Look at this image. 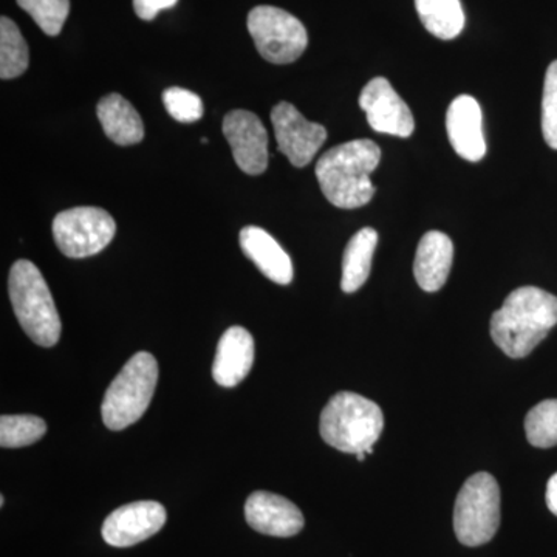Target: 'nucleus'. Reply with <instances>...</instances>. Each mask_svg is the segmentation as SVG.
Listing matches in <instances>:
<instances>
[{
	"mask_svg": "<svg viewBox=\"0 0 557 557\" xmlns=\"http://www.w3.org/2000/svg\"><path fill=\"white\" fill-rule=\"evenodd\" d=\"M557 325V298L537 287L515 289L491 318L490 332L509 358H525Z\"/></svg>",
	"mask_w": 557,
	"mask_h": 557,
	"instance_id": "obj_1",
	"label": "nucleus"
},
{
	"mask_svg": "<svg viewBox=\"0 0 557 557\" xmlns=\"http://www.w3.org/2000/svg\"><path fill=\"white\" fill-rule=\"evenodd\" d=\"M381 149L372 139H354L327 150L317 163L322 194L333 207H366L375 196L370 175L379 168Z\"/></svg>",
	"mask_w": 557,
	"mask_h": 557,
	"instance_id": "obj_2",
	"label": "nucleus"
},
{
	"mask_svg": "<svg viewBox=\"0 0 557 557\" xmlns=\"http://www.w3.org/2000/svg\"><path fill=\"white\" fill-rule=\"evenodd\" d=\"M383 428L380 406L354 392H339L330 399L319 423L322 440L346 454H373Z\"/></svg>",
	"mask_w": 557,
	"mask_h": 557,
	"instance_id": "obj_3",
	"label": "nucleus"
},
{
	"mask_svg": "<svg viewBox=\"0 0 557 557\" xmlns=\"http://www.w3.org/2000/svg\"><path fill=\"white\" fill-rule=\"evenodd\" d=\"M11 306L28 338L40 347L57 346L61 338V318L49 285L30 260H17L9 277Z\"/></svg>",
	"mask_w": 557,
	"mask_h": 557,
	"instance_id": "obj_4",
	"label": "nucleus"
},
{
	"mask_svg": "<svg viewBox=\"0 0 557 557\" xmlns=\"http://www.w3.org/2000/svg\"><path fill=\"white\" fill-rule=\"evenodd\" d=\"M159 381V364L148 351H138L121 369L102 401V421L110 431H123L145 416Z\"/></svg>",
	"mask_w": 557,
	"mask_h": 557,
	"instance_id": "obj_5",
	"label": "nucleus"
},
{
	"mask_svg": "<svg viewBox=\"0 0 557 557\" xmlns=\"http://www.w3.org/2000/svg\"><path fill=\"white\" fill-rule=\"evenodd\" d=\"M500 527V487L487 472L469 478L454 507V531L460 544L480 547L496 536Z\"/></svg>",
	"mask_w": 557,
	"mask_h": 557,
	"instance_id": "obj_6",
	"label": "nucleus"
},
{
	"mask_svg": "<svg viewBox=\"0 0 557 557\" xmlns=\"http://www.w3.org/2000/svg\"><path fill=\"white\" fill-rule=\"evenodd\" d=\"M248 32L260 57L271 64H292L309 46L302 22L276 7L260 5L249 11Z\"/></svg>",
	"mask_w": 557,
	"mask_h": 557,
	"instance_id": "obj_7",
	"label": "nucleus"
},
{
	"mask_svg": "<svg viewBox=\"0 0 557 557\" xmlns=\"http://www.w3.org/2000/svg\"><path fill=\"white\" fill-rule=\"evenodd\" d=\"M115 233V220L101 208L65 209L53 220L54 242L70 259L98 255L113 240Z\"/></svg>",
	"mask_w": 557,
	"mask_h": 557,
	"instance_id": "obj_8",
	"label": "nucleus"
},
{
	"mask_svg": "<svg viewBox=\"0 0 557 557\" xmlns=\"http://www.w3.org/2000/svg\"><path fill=\"white\" fill-rule=\"evenodd\" d=\"M271 123L278 150L296 168L310 164L327 139V129L324 126L304 119L299 110L287 101L274 106L271 110Z\"/></svg>",
	"mask_w": 557,
	"mask_h": 557,
	"instance_id": "obj_9",
	"label": "nucleus"
},
{
	"mask_svg": "<svg viewBox=\"0 0 557 557\" xmlns=\"http://www.w3.org/2000/svg\"><path fill=\"white\" fill-rule=\"evenodd\" d=\"M223 135L228 139L234 160L242 172L260 175L269 168V134L258 115L248 110H233L223 120Z\"/></svg>",
	"mask_w": 557,
	"mask_h": 557,
	"instance_id": "obj_10",
	"label": "nucleus"
},
{
	"mask_svg": "<svg viewBox=\"0 0 557 557\" xmlns=\"http://www.w3.org/2000/svg\"><path fill=\"white\" fill-rule=\"evenodd\" d=\"M359 108L364 110L370 127L380 134L408 138L416 129L409 106L386 78H373L366 84L359 95Z\"/></svg>",
	"mask_w": 557,
	"mask_h": 557,
	"instance_id": "obj_11",
	"label": "nucleus"
},
{
	"mask_svg": "<svg viewBox=\"0 0 557 557\" xmlns=\"http://www.w3.org/2000/svg\"><path fill=\"white\" fill-rule=\"evenodd\" d=\"M166 519V509L159 502H134L110 512L102 523V539L112 547H132L156 536Z\"/></svg>",
	"mask_w": 557,
	"mask_h": 557,
	"instance_id": "obj_12",
	"label": "nucleus"
},
{
	"mask_svg": "<svg viewBox=\"0 0 557 557\" xmlns=\"http://www.w3.org/2000/svg\"><path fill=\"white\" fill-rule=\"evenodd\" d=\"M245 519L258 533L273 537H292L306 525L302 512L288 498L258 491L245 504Z\"/></svg>",
	"mask_w": 557,
	"mask_h": 557,
	"instance_id": "obj_13",
	"label": "nucleus"
},
{
	"mask_svg": "<svg viewBox=\"0 0 557 557\" xmlns=\"http://www.w3.org/2000/svg\"><path fill=\"white\" fill-rule=\"evenodd\" d=\"M446 129L450 145L461 159L475 163L485 157L482 109L475 98L460 95L450 102L446 113Z\"/></svg>",
	"mask_w": 557,
	"mask_h": 557,
	"instance_id": "obj_14",
	"label": "nucleus"
},
{
	"mask_svg": "<svg viewBox=\"0 0 557 557\" xmlns=\"http://www.w3.org/2000/svg\"><path fill=\"white\" fill-rule=\"evenodd\" d=\"M255 339L247 329L234 325L223 333L212 364V379L222 387H236L255 364Z\"/></svg>",
	"mask_w": 557,
	"mask_h": 557,
	"instance_id": "obj_15",
	"label": "nucleus"
},
{
	"mask_svg": "<svg viewBox=\"0 0 557 557\" xmlns=\"http://www.w3.org/2000/svg\"><path fill=\"white\" fill-rule=\"evenodd\" d=\"M240 248L263 276L274 284H292L293 262L285 249L274 240L271 234L259 226H245L240 231Z\"/></svg>",
	"mask_w": 557,
	"mask_h": 557,
	"instance_id": "obj_16",
	"label": "nucleus"
},
{
	"mask_svg": "<svg viewBox=\"0 0 557 557\" xmlns=\"http://www.w3.org/2000/svg\"><path fill=\"white\" fill-rule=\"evenodd\" d=\"M454 262L453 240L440 231H429L417 248L413 274L417 284L428 293L445 287Z\"/></svg>",
	"mask_w": 557,
	"mask_h": 557,
	"instance_id": "obj_17",
	"label": "nucleus"
},
{
	"mask_svg": "<svg viewBox=\"0 0 557 557\" xmlns=\"http://www.w3.org/2000/svg\"><path fill=\"white\" fill-rule=\"evenodd\" d=\"M102 131L120 146L138 145L145 138V124L137 110L126 98L110 94L101 98L97 108Z\"/></svg>",
	"mask_w": 557,
	"mask_h": 557,
	"instance_id": "obj_18",
	"label": "nucleus"
},
{
	"mask_svg": "<svg viewBox=\"0 0 557 557\" xmlns=\"http://www.w3.org/2000/svg\"><path fill=\"white\" fill-rule=\"evenodd\" d=\"M379 245V233L373 228L359 230L348 242L343 258V278L341 288L344 293L358 292L366 284L372 270V259Z\"/></svg>",
	"mask_w": 557,
	"mask_h": 557,
	"instance_id": "obj_19",
	"label": "nucleus"
},
{
	"mask_svg": "<svg viewBox=\"0 0 557 557\" xmlns=\"http://www.w3.org/2000/svg\"><path fill=\"white\" fill-rule=\"evenodd\" d=\"M421 24L435 38H457L465 28V11L460 0H416Z\"/></svg>",
	"mask_w": 557,
	"mask_h": 557,
	"instance_id": "obj_20",
	"label": "nucleus"
},
{
	"mask_svg": "<svg viewBox=\"0 0 557 557\" xmlns=\"http://www.w3.org/2000/svg\"><path fill=\"white\" fill-rule=\"evenodd\" d=\"M30 64V53L24 36L10 17L0 20V78L24 75Z\"/></svg>",
	"mask_w": 557,
	"mask_h": 557,
	"instance_id": "obj_21",
	"label": "nucleus"
},
{
	"mask_svg": "<svg viewBox=\"0 0 557 557\" xmlns=\"http://www.w3.org/2000/svg\"><path fill=\"white\" fill-rule=\"evenodd\" d=\"M525 432L534 448L557 446V399H545L528 412Z\"/></svg>",
	"mask_w": 557,
	"mask_h": 557,
	"instance_id": "obj_22",
	"label": "nucleus"
},
{
	"mask_svg": "<svg viewBox=\"0 0 557 557\" xmlns=\"http://www.w3.org/2000/svg\"><path fill=\"white\" fill-rule=\"evenodd\" d=\"M47 424L36 416H2L0 418V446L24 448L46 435Z\"/></svg>",
	"mask_w": 557,
	"mask_h": 557,
	"instance_id": "obj_23",
	"label": "nucleus"
},
{
	"mask_svg": "<svg viewBox=\"0 0 557 557\" xmlns=\"http://www.w3.org/2000/svg\"><path fill=\"white\" fill-rule=\"evenodd\" d=\"M17 5L49 36L60 35L70 13V0H17Z\"/></svg>",
	"mask_w": 557,
	"mask_h": 557,
	"instance_id": "obj_24",
	"label": "nucleus"
},
{
	"mask_svg": "<svg viewBox=\"0 0 557 557\" xmlns=\"http://www.w3.org/2000/svg\"><path fill=\"white\" fill-rule=\"evenodd\" d=\"M164 108L180 123H196L203 116V102L194 91L171 87L163 91Z\"/></svg>",
	"mask_w": 557,
	"mask_h": 557,
	"instance_id": "obj_25",
	"label": "nucleus"
},
{
	"mask_svg": "<svg viewBox=\"0 0 557 557\" xmlns=\"http://www.w3.org/2000/svg\"><path fill=\"white\" fill-rule=\"evenodd\" d=\"M542 132L545 141L557 150V61H553L545 75L542 97Z\"/></svg>",
	"mask_w": 557,
	"mask_h": 557,
	"instance_id": "obj_26",
	"label": "nucleus"
},
{
	"mask_svg": "<svg viewBox=\"0 0 557 557\" xmlns=\"http://www.w3.org/2000/svg\"><path fill=\"white\" fill-rule=\"evenodd\" d=\"M178 0H134V10L139 20L152 21L163 10L174 9Z\"/></svg>",
	"mask_w": 557,
	"mask_h": 557,
	"instance_id": "obj_27",
	"label": "nucleus"
},
{
	"mask_svg": "<svg viewBox=\"0 0 557 557\" xmlns=\"http://www.w3.org/2000/svg\"><path fill=\"white\" fill-rule=\"evenodd\" d=\"M547 507L553 515L557 516V472L548 480L547 485Z\"/></svg>",
	"mask_w": 557,
	"mask_h": 557,
	"instance_id": "obj_28",
	"label": "nucleus"
},
{
	"mask_svg": "<svg viewBox=\"0 0 557 557\" xmlns=\"http://www.w3.org/2000/svg\"><path fill=\"white\" fill-rule=\"evenodd\" d=\"M355 456H357L358 461H364L366 460V453H358V454H355Z\"/></svg>",
	"mask_w": 557,
	"mask_h": 557,
	"instance_id": "obj_29",
	"label": "nucleus"
},
{
	"mask_svg": "<svg viewBox=\"0 0 557 557\" xmlns=\"http://www.w3.org/2000/svg\"><path fill=\"white\" fill-rule=\"evenodd\" d=\"M3 504H5V497L2 496V497H0V505H2V507H3Z\"/></svg>",
	"mask_w": 557,
	"mask_h": 557,
	"instance_id": "obj_30",
	"label": "nucleus"
}]
</instances>
